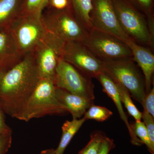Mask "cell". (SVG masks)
Returning <instances> with one entry per match:
<instances>
[{
	"label": "cell",
	"mask_w": 154,
	"mask_h": 154,
	"mask_svg": "<svg viewBox=\"0 0 154 154\" xmlns=\"http://www.w3.org/2000/svg\"><path fill=\"white\" fill-rule=\"evenodd\" d=\"M9 28L21 57L33 52L47 30L41 17L20 15Z\"/></svg>",
	"instance_id": "8992f818"
},
{
	"label": "cell",
	"mask_w": 154,
	"mask_h": 154,
	"mask_svg": "<svg viewBox=\"0 0 154 154\" xmlns=\"http://www.w3.org/2000/svg\"><path fill=\"white\" fill-rule=\"evenodd\" d=\"M55 94L58 101L67 112L72 114L73 119L81 118L88 108L94 104L93 101L56 87Z\"/></svg>",
	"instance_id": "5bb4252c"
},
{
	"label": "cell",
	"mask_w": 154,
	"mask_h": 154,
	"mask_svg": "<svg viewBox=\"0 0 154 154\" xmlns=\"http://www.w3.org/2000/svg\"><path fill=\"white\" fill-rule=\"evenodd\" d=\"M113 115V112L106 107L93 105L89 107L84 115L86 120L94 119L98 122L107 120Z\"/></svg>",
	"instance_id": "7402d4cb"
},
{
	"label": "cell",
	"mask_w": 154,
	"mask_h": 154,
	"mask_svg": "<svg viewBox=\"0 0 154 154\" xmlns=\"http://www.w3.org/2000/svg\"><path fill=\"white\" fill-rule=\"evenodd\" d=\"M70 9L77 19L90 31L93 28L91 18L92 0H69Z\"/></svg>",
	"instance_id": "e0dca14e"
},
{
	"label": "cell",
	"mask_w": 154,
	"mask_h": 154,
	"mask_svg": "<svg viewBox=\"0 0 154 154\" xmlns=\"http://www.w3.org/2000/svg\"><path fill=\"white\" fill-rule=\"evenodd\" d=\"M63 60L91 78L105 71V62L101 60L83 42H66Z\"/></svg>",
	"instance_id": "30bf717a"
},
{
	"label": "cell",
	"mask_w": 154,
	"mask_h": 154,
	"mask_svg": "<svg viewBox=\"0 0 154 154\" xmlns=\"http://www.w3.org/2000/svg\"><path fill=\"white\" fill-rule=\"evenodd\" d=\"M106 137L102 131H97L92 133L89 142L79 154H98L102 140Z\"/></svg>",
	"instance_id": "603a6c76"
},
{
	"label": "cell",
	"mask_w": 154,
	"mask_h": 154,
	"mask_svg": "<svg viewBox=\"0 0 154 154\" xmlns=\"http://www.w3.org/2000/svg\"><path fill=\"white\" fill-rule=\"evenodd\" d=\"M132 52L133 58L141 70L144 78L146 95L152 89L154 72V55L149 47L142 46L131 40L126 42Z\"/></svg>",
	"instance_id": "7c38bea8"
},
{
	"label": "cell",
	"mask_w": 154,
	"mask_h": 154,
	"mask_svg": "<svg viewBox=\"0 0 154 154\" xmlns=\"http://www.w3.org/2000/svg\"><path fill=\"white\" fill-rule=\"evenodd\" d=\"M6 72V71L2 66H0V84H1V81H2L3 75Z\"/></svg>",
	"instance_id": "4dcf8cb0"
},
{
	"label": "cell",
	"mask_w": 154,
	"mask_h": 154,
	"mask_svg": "<svg viewBox=\"0 0 154 154\" xmlns=\"http://www.w3.org/2000/svg\"><path fill=\"white\" fill-rule=\"evenodd\" d=\"M133 57L105 62V72L115 83L122 85L131 96L142 104L146 96L144 78Z\"/></svg>",
	"instance_id": "5b68a950"
},
{
	"label": "cell",
	"mask_w": 154,
	"mask_h": 154,
	"mask_svg": "<svg viewBox=\"0 0 154 154\" xmlns=\"http://www.w3.org/2000/svg\"><path fill=\"white\" fill-rule=\"evenodd\" d=\"M23 0H0V29L8 28L21 14Z\"/></svg>",
	"instance_id": "2e32d148"
},
{
	"label": "cell",
	"mask_w": 154,
	"mask_h": 154,
	"mask_svg": "<svg viewBox=\"0 0 154 154\" xmlns=\"http://www.w3.org/2000/svg\"><path fill=\"white\" fill-rule=\"evenodd\" d=\"M66 42L47 31L33 53L40 79L54 80L58 64L63 60Z\"/></svg>",
	"instance_id": "52a82bcc"
},
{
	"label": "cell",
	"mask_w": 154,
	"mask_h": 154,
	"mask_svg": "<svg viewBox=\"0 0 154 154\" xmlns=\"http://www.w3.org/2000/svg\"><path fill=\"white\" fill-rule=\"evenodd\" d=\"M55 88L52 80L40 79L20 120L28 122L46 115H63L67 113L57 99Z\"/></svg>",
	"instance_id": "277c9868"
},
{
	"label": "cell",
	"mask_w": 154,
	"mask_h": 154,
	"mask_svg": "<svg viewBox=\"0 0 154 154\" xmlns=\"http://www.w3.org/2000/svg\"><path fill=\"white\" fill-rule=\"evenodd\" d=\"M41 19L47 31L65 42H84L88 37V30L70 8L58 10L47 8Z\"/></svg>",
	"instance_id": "3957f363"
},
{
	"label": "cell",
	"mask_w": 154,
	"mask_h": 154,
	"mask_svg": "<svg viewBox=\"0 0 154 154\" xmlns=\"http://www.w3.org/2000/svg\"><path fill=\"white\" fill-rule=\"evenodd\" d=\"M8 28L0 31V66L6 71L22 59Z\"/></svg>",
	"instance_id": "9a60e30c"
},
{
	"label": "cell",
	"mask_w": 154,
	"mask_h": 154,
	"mask_svg": "<svg viewBox=\"0 0 154 154\" xmlns=\"http://www.w3.org/2000/svg\"><path fill=\"white\" fill-rule=\"evenodd\" d=\"M131 129L137 137L144 144L152 154H154V144L152 143L145 125L141 121H135L130 124Z\"/></svg>",
	"instance_id": "44dd1931"
},
{
	"label": "cell",
	"mask_w": 154,
	"mask_h": 154,
	"mask_svg": "<svg viewBox=\"0 0 154 154\" xmlns=\"http://www.w3.org/2000/svg\"><path fill=\"white\" fill-rule=\"evenodd\" d=\"M142 114V119H143V122L148 132L150 140L154 144V117L145 109H143Z\"/></svg>",
	"instance_id": "d4e9b609"
},
{
	"label": "cell",
	"mask_w": 154,
	"mask_h": 154,
	"mask_svg": "<svg viewBox=\"0 0 154 154\" xmlns=\"http://www.w3.org/2000/svg\"><path fill=\"white\" fill-rule=\"evenodd\" d=\"M146 17L148 22H154L152 8L153 0H130Z\"/></svg>",
	"instance_id": "cb8c5ba5"
},
{
	"label": "cell",
	"mask_w": 154,
	"mask_h": 154,
	"mask_svg": "<svg viewBox=\"0 0 154 154\" xmlns=\"http://www.w3.org/2000/svg\"><path fill=\"white\" fill-rule=\"evenodd\" d=\"M40 79L33 52L22 57L2 78L0 106L3 111L20 120Z\"/></svg>",
	"instance_id": "6da1fadb"
},
{
	"label": "cell",
	"mask_w": 154,
	"mask_h": 154,
	"mask_svg": "<svg viewBox=\"0 0 154 154\" xmlns=\"http://www.w3.org/2000/svg\"><path fill=\"white\" fill-rule=\"evenodd\" d=\"M116 18L128 38L139 45L149 47L153 45L154 30L145 15L130 0H112Z\"/></svg>",
	"instance_id": "7a4b0ae2"
},
{
	"label": "cell",
	"mask_w": 154,
	"mask_h": 154,
	"mask_svg": "<svg viewBox=\"0 0 154 154\" xmlns=\"http://www.w3.org/2000/svg\"><path fill=\"white\" fill-rule=\"evenodd\" d=\"M39 154H56V153L55 149H50L42 151Z\"/></svg>",
	"instance_id": "f546056e"
},
{
	"label": "cell",
	"mask_w": 154,
	"mask_h": 154,
	"mask_svg": "<svg viewBox=\"0 0 154 154\" xmlns=\"http://www.w3.org/2000/svg\"><path fill=\"white\" fill-rule=\"evenodd\" d=\"M12 132L0 134V154H6L11 147Z\"/></svg>",
	"instance_id": "484cf974"
},
{
	"label": "cell",
	"mask_w": 154,
	"mask_h": 154,
	"mask_svg": "<svg viewBox=\"0 0 154 154\" xmlns=\"http://www.w3.org/2000/svg\"><path fill=\"white\" fill-rule=\"evenodd\" d=\"M3 110L0 106V134L12 132V129L6 124L3 116Z\"/></svg>",
	"instance_id": "f1b7e54d"
},
{
	"label": "cell",
	"mask_w": 154,
	"mask_h": 154,
	"mask_svg": "<svg viewBox=\"0 0 154 154\" xmlns=\"http://www.w3.org/2000/svg\"><path fill=\"white\" fill-rule=\"evenodd\" d=\"M115 146L113 140L106 136L101 144L98 154H108Z\"/></svg>",
	"instance_id": "83f0119b"
},
{
	"label": "cell",
	"mask_w": 154,
	"mask_h": 154,
	"mask_svg": "<svg viewBox=\"0 0 154 154\" xmlns=\"http://www.w3.org/2000/svg\"><path fill=\"white\" fill-rule=\"evenodd\" d=\"M115 84L122 103L124 104L128 113L135 119V121H141L142 112L137 109L133 102L128 91L120 84L117 83H115Z\"/></svg>",
	"instance_id": "ffe728a7"
},
{
	"label": "cell",
	"mask_w": 154,
	"mask_h": 154,
	"mask_svg": "<svg viewBox=\"0 0 154 154\" xmlns=\"http://www.w3.org/2000/svg\"><path fill=\"white\" fill-rule=\"evenodd\" d=\"M96 79L99 81L103 88V91L110 97L116 106L120 118L125 125L128 130L130 136L131 138V143L133 145L137 146H141L143 144L135 135L128 122L127 116L124 112V109L122 104L119 94L115 83L105 72H102L98 75Z\"/></svg>",
	"instance_id": "4fadbf2b"
},
{
	"label": "cell",
	"mask_w": 154,
	"mask_h": 154,
	"mask_svg": "<svg viewBox=\"0 0 154 154\" xmlns=\"http://www.w3.org/2000/svg\"></svg>",
	"instance_id": "1f68e13d"
},
{
	"label": "cell",
	"mask_w": 154,
	"mask_h": 154,
	"mask_svg": "<svg viewBox=\"0 0 154 154\" xmlns=\"http://www.w3.org/2000/svg\"><path fill=\"white\" fill-rule=\"evenodd\" d=\"M48 0H23L20 15L41 17Z\"/></svg>",
	"instance_id": "d6986e66"
},
{
	"label": "cell",
	"mask_w": 154,
	"mask_h": 154,
	"mask_svg": "<svg viewBox=\"0 0 154 154\" xmlns=\"http://www.w3.org/2000/svg\"><path fill=\"white\" fill-rule=\"evenodd\" d=\"M92 5L91 18L93 28L114 35L125 43L130 39L119 23L112 0H92Z\"/></svg>",
	"instance_id": "8fae6325"
},
{
	"label": "cell",
	"mask_w": 154,
	"mask_h": 154,
	"mask_svg": "<svg viewBox=\"0 0 154 154\" xmlns=\"http://www.w3.org/2000/svg\"><path fill=\"white\" fill-rule=\"evenodd\" d=\"M91 51L104 62L133 57L125 42L110 33L93 28L84 42Z\"/></svg>",
	"instance_id": "ba28073f"
},
{
	"label": "cell",
	"mask_w": 154,
	"mask_h": 154,
	"mask_svg": "<svg viewBox=\"0 0 154 154\" xmlns=\"http://www.w3.org/2000/svg\"><path fill=\"white\" fill-rule=\"evenodd\" d=\"M86 121L83 118L73 119L72 121L66 120L62 126V134L57 148L56 154H63L65 150L75 134L79 131L84 122Z\"/></svg>",
	"instance_id": "ac0fdd59"
},
{
	"label": "cell",
	"mask_w": 154,
	"mask_h": 154,
	"mask_svg": "<svg viewBox=\"0 0 154 154\" xmlns=\"http://www.w3.org/2000/svg\"><path fill=\"white\" fill-rule=\"evenodd\" d=\"M143 109L154 117V88L153 87L148 94L146 95L142 104Z\"/></svg>",
	"instance_id": "4316f807"
},
{
	"label": "cell",
	"mask_w": 154,
	"mask_h": 154,
	"mask_svg": "<svg viewBox=\"0 0 154 154\" xmlns=\"http://www.w3.org/2000/svg\"><path fill=\"white\" fill-rule=\"evenodd\" d=\"M91 77L63 60L58 64L53 82L56 88L94 101V85Z\"/></svg>",
	"instance_id": "9c48e42d"
}]
</instances>
